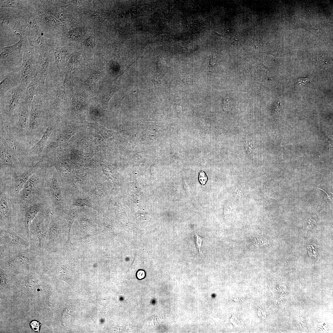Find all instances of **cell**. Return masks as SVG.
Instances as JSON below:
<instances>
[{
	"label": "cell",
	"instance_id": "cell-1",
	"mask_svg": "<svg viewBox=\"0 0 333 333\" xmlns=\"http://www.w3.org/2000/svg\"><path fill=\"white\" fill-rule=\"evenodd\" d=\"M26 88L21 84L0 98V119L11 122L21 104L25 101Z\"/></svg>",
	"mask_w": 333,
	"mask_h": 333
},
{
	"label": "cell",
	"instance_id": "cell-2",
	"mask_svg": "<svg viewBox=\"0 0 333 333\" xmlns=\"http://www.w3.org/2000/svg\"><path fill=\"white\" fill-rule=\"evenodd\" d=\"M0 252L24 250L35 245L14 228H0Z\"/></svg>",
	"mask_w": 333,
	"mask_h": 333
},
{
	"label": "cell",
	"instance_id": "cell-3",
	"mask_svg": "<svg viewBox=\"0 0 333 333\" xmlns=\"http://www.w3.org/2000/svg\"><path fill=\"white\" fill-rule=\"evenodd\" d=\"M49 213L48 209L40 212L29 228L30 239L43 254L48 235Z\"/></svg>",
	"mask_w": 333,
	"mask_h": 333
},
{
	"label": "cell",
	"instance_id": "cell-4",
	"mask_svg": "<svg viewBox=\"0 0 333 333\" xmlns=\"http://www.w3.org/2000/svg\"><path fill=\"white\" fill-rule=\"evenodd\" d=\"M22 39L12 46L0 48V74L20 68L23 57L20 55Z\"/></svg>",
	"mask_w": 333,
	"mask_h": 333
},
{
	"label": "cell",
	"instance_id": "cell-5",
	"mask_svg": "<svg viewBox=\"0 0 333 333\" xmlns=\"http://www.w3.org/2000/svg\"><path fill=\"white\" fill-rule=\"evenodd\" d=\"M48 212V232L44 251H56L64 239V229L62 219L55 216L51 210H49Z\"/></svg>",
	"mask_w": 333,
	"mask_h": 333
},
{
	"label": "cell",
	"instance_id": "cell-6",
	"mask_svg": "<svg viewBox=\"0 0 333 333\" xmlns=\"http://www.w3.org/2000/svg\"><path fill=\"white\" fill-rule=\"evenodd\" d=\"M45 209L41 202H34L27 205L21 212L14 228L30 239L29 226L34 219L41 211Z\"/></svg>",
	"mask_w": 333,
	"mask_h": 333
},
{
	"label": "cell",
	"instance_id": "cell-7",
	"mask_svg": "<svg viewBox=\"0 0 333 333\" xmlns=\"http://www.w3.org/2000/svg\"><path fill=\"white\" fill-rule=\"evenodd\" d=\"M45 81L38 73L26 87L25 101L31 109L35 105L43 104L47 91Z\"/></svg>",
	"mask_w": 333,
	"mask_h": 333
},
{
	"label": "cell",
	"instance_id": "cell-8",
	"mask_svg": "<svg viewBox=\"0 0 333 333\" xmlns=\"http://www.w3.org/2000/svg\"><path fill=\"white\" fill-rule=\"evenodd\" d=\"M67 97L66 92L63 87L57 85L47 86V91L43 104L49 119L51 118L57 107L65 104Z\"/></svg>",
	"mask_w": 333,
	"mask_h": 333
},
{
	"label": "cell",
	"instance_id": "cell-9",
	"mask_svg": "<svg viewBox=\"0 0 333 333\" xmlns=\"http://www.w3.org/2000/svg\"><path fill=\"white\" fill-rule=\"evenodd\" d=\"M7 123L0 119L1 143L17 156L23 155L26 153L24 145L16 134L10 130Z\"/></svg>",
	"mask_w": 333,
	"mask_h": 333
},
{
	"label": "cell",
	"instance_id": "cell-10",
	"mask_svg": "<svg viewBox=\"0 0 333 333\" xmlns=\"http://www.w3.org/2000/svg\"><path fill=\"white\" fill-rule=\"evenodd\" d=\"M35 58V55L32 50L27 49L24 51L21 66V84L26 88L39 73Z\"/></svg>",
	"mask_w": 333,
	"mask_h": 333
},
{
	"label": "cell",
	"instance_id": "cell-11",
	"mask_svg": "<svg viewBox=\"0 0 333 333\" xmlns=\"http://www.w3.org/2000/svg\"><path fill=\"white\" fill-rule=\"evenodd\" d=\"M0 198V228H14L17 216L4 190L1 189Z\"/></svg>",
	"mask_w": 333,
	"mask_h": 333
},
{
	"label": "cell",
	"instance_id": "cell-12",
	"mask_svg": "<svg viewBox=\"0 0 333 333\" xmlns=\"http://www.w3.org/2000/svg\"><path fill=\"white\" fill-rule=\"evenodd\" d=\"M31 109L24 101L15 113L12 121L16 132L19 136H23L27 133Z\"/></svg>",
	"mask_w": 333,
	"mask_h": 333
},
{
	"label": "cell",
	"instance_id": "cell-13",
	"mask_svg": "<svg viewBox=\"0 0 333 333\" xmlns=\"http://www.w3.org/2000/svg\"><path fill=\"white\" fill-rule=\"evenodd\" d=\"M48 122V118L43 104L35 105L31 109L27 131H36L43 125L47 124Z\"/></svg>",
	"mask_w": 333,
	"mask_h": 333
},
{
	"label": "cell",
	"instance_id": "cell-14",
	"mask_svg": "<svg viewBox=\"0 0 333 333\" xmlns=\"http://www.w3.org/2000/svg\"><path fill=\"white\" fill-rule=\"evenodd\" d=\"M40 179V174L37 171L30 177L18 195L20 203H27L33 198Z\"/></svg>",
	"mask_w": 333,
	"mask_h": 333
},
{
	"label": "cell",
	"instance_id": "cell-15",
	"mask_svg": "<svg viewBox=\"0 0 333 333\" xmlns=\"http://www.w3.org/2000/svg\"><path fill=\"white\" fill-rule=\"evenodd\" d=\"M21 68L0 74V98L8 91L21 83Z\"/></svg>",
	"mask_w": 333,
	"mask_h": 333
},
{
	"label": "cell",
	"instance_id": "cell-16",
	"mask_svg": "<svg viewBox=\"0 0 333 333\" xmlns=\"http://www.w3.org/2000/svg\"><path fill=\"white\" fill-rule=\"evenodd\" d=\"M60 179L56 173H53L51 178L49 191L53 202L61 212L67 209L63 197Z\"/></svg>",
	"mask_w": 333,
	"mask_h": 333
},
{
	"label": "cell",
	"instance_id": "cell-17",
	"mask_svg": "<svg viewBox=\"0 0 333 333\" xmlns=\"http://www.w3.org/2000/svg\"><path fill=\"white\" fill-rule=\"evenodd\" d=\"M35 65L39 73L46 79L48 76L51 66V59L46 51L39 52L35 58Z\"/></svg>",
	"mask_w": 333,
	"mask_h": 333
},
{
	"label": "cell",
	"instance_id": "cell-18",
	"mask_svg": "<svg viewBox=\"0 0 333 333\" xmlns=\"http://www.w3.org/2000/svg\"><path fill=\"white\" fill-rule=\"evenodd\" d=\"M40 162L33 164L19 176L15 180L14 183L13 191V196L15 198L18 196L24 185L30 177L37 171Z\"/></svg>",
	"mask_w": 333,
	"mask_h": 333
},
{
	"label": "cell",
	"instance_id": "cell-19",
	"mask_svg": "<svg viewBox=\"0 0 333 333\" xmlns=\"http://www.w3.org/2000/svg\"><path fill=\"white\" fill-rule=\"evenodd\" d=\"M0 166H6L13 168L18 167V161L17 156L0 143Z\"/></svg>",
	"mask_w": 333,
	"mask_h": 333
},
{
	"label": "cell",
	"instance_id": "cell-20",
	"mask_svg": "<svg viewBox=\"0 0 333 333\" xmlns=\"http://www.w3.org/2000/svg\"><path fill=\"white\" fill-rule=\"evenodd\" d=\"M54 127V125L50 123L49 124V125L48 124V126L43 133L40 139L30 150L29 153L30 154L38 155L41 154L45 147L46 143Z\"/></svg>",
	"mask_w": 333,
	"mask_h": 333
},
{
	"label": "cell",
	"instance_id": "cell-21",
	"mask_svg": "<svg viewBox=\"0 0 333 333\" xmlns=\"http://www.w3.org/2000/svg\"><path fill=\"white\" fill-rule=\"evenodd\" d=\"M79 208H75L69 210L66 209L61 212L62 218L66 220L68 225V233L67 242V244H72L70 239V232L73 223L75 219H77Z\"/></svg>",
	"mask_w": 333,
	"mask_h": 333
},
{
	"label": "cell",
	"instance_id": "cell-22",
	"mask_svg": "<svg viewBox=\"0 0 333 333\" xmlns=\"http://www.w3.org/2000/svg\"><path fill=\"white\" fill-rule=\"evenodd\" d=\"M72 205L80 207H88L96 210L99 214H101V207L88 196L85 197L84 195L76 197V199L73 200Z\"/></svg>",
	"mask_w": 333,
	"mask_h": 333
},
{
	"label": "cell",
	"instance_id": "cell-23",
	"mask_svg": "<svg viewBox=\"0 0 333 333\" xmlns=\"http://www.w3.org/2000/svg\"><path fill=\"white\" fill-rule=\"evenodd\" d=\"M82 229L87 232L90 230L93 226V222L90 218L82 212L79 208L77 219Z\"/></svg>",
	"mask_w": 333,
	"mask_h": 333
},
{
	"label": "cell",
	"instance_id": "cell-24",
	"mask_svg": "<svg viewBox=\"0 0 333 333\" xmlns=\"http://www.w3.org/2000/svg\"><path fill=\"white\" fill-rule=\"evenodd\" d=\"M55 269L57 273L62 277L73 280L72 274L68 269L63 265L58 263L55 264Z\"/></svg>",
	"mask_w": 333,
	"mask_h": 333
},
{
	"label": "cell",
	"instance_id": "cell-25",
	"mask_svg": "<svg viewBox=\"0 0 333 333\" xmlns=\"http://www.w3.org/2000/svg\"><path fill=\"white\" fill-rule=\"evenodd\" d=\"M267 239L263 236H258L254 238L252 240L253 245L257 247L262 246L267 243Z\"/></svg>",
	"mask_w": 333,
	"mask_h": 333
},
{
	"label": "cell",
	"instance_id": "cell-26",
	"mask_svg": "<svg viewBox=\"0 0 333 333\" xmlns=\"http://www.w3.org/2000/svg\"><path fill=\"white\" fill-rule=\"evenodd\" d=\"M204 239V237L199 236L198 234H197L196 232H195V240L197 249H198L199 253L202 256L204 257V255L201 250L202 244Z\"/></svg>",
	"mask_w": 333,
	"mask_h": 333
},
{
	"label": "cell",
	"instance_id": "cell-27",
	"mask_svg": "<svg viewBox=\"0 0 333 333\" xmlns=\"http://www.w3.org/2000/svg\"><path fill=\"white\" fill-rule=\"evenodd\" d=\"M114 90L113 89H110L106 92L102 97V101L105 105H107L109 101L113 95Z\"/></svg>",
	"mask_w": 333,
	"mask_h": 333
},
{
	"label": "cell",
	"instance_id": "cell-28",
	"mask_svg": "<svg viewBox=\"0 0 333 333\" xmlns=\"http://www.w3.org/2000/svg\"><path fill=\"white\" fill-rule=\"evenodd\" d=\"M17 1H4L2 3V5L6 7H19L20 6V3Z\"/></svg>",
	"mask_w": 333,
	"mask_h": 333
},
{
	"label": "cell",
	"instance_id": "cell-29",
	"mask_svg": "<svg viewBox=\"0 0 333 333\" xmlns=\"http://www.w3.org/2000/svg\"><path fill=\"white\" fill-rule=\"evenodd\" d=\"M44 20L48 24L53 26L59 25L60 22L58 21L54 16L51 15L46 16L44 18Z\"/></svg>",
	"mask_w": 333,
	"mask_h": 333
},
{
	"label": "cell",
	"instance_id": "cell-30",
	"mask_svg": "<svg viewBox=\"0 0 333 333\" xmlns=\"http://www.w3.org/2000/svg\"><path fill=\"white\" fill-rule=\"evenodd\" d=\"M231 100L229 98L226 97L224 100V110L228 111L231 109Z\"/></svg>",
	"mask_w": 333,
	"mask_h": 333
},
{
	"label": "cell",
	"instance_id": "cell-31",
	"mask_svg": "<svg viewBox=\"0 0 333 333\" xmlns=\"http://www.w3.org/2000/svg\"><path fill=\"white\" fill-rule=\"evenodd\" d=\"M310 82L309 79L308 78H299L296 80L295 83L300 85H304Z\"/></svg>",
	"mask_w": 333,
	"mask_h": 333
},
{
	"label": "cell",
	"instance_id": "cell-32",
	"mask_svg": "<svg viewBox=\"0 0 333 333\" xmlns=\"http://www.w3.org/2000/svg\"><path fill=\"white\" fill-rule=\"evenodd\" d=\"M30 325L34 331L38 332L39 331V327L41 324L39 322L33 321L31 323Z\"/></svg>",
	"mask_w": 333,
	"mask_h": 333
},
{
	"label": "cell",
	"instance_id": "cell-33",
	"mask_svg": "<svg viewBox=\"0 0 333 333\" xmlns=\"http://www.w3.org/2000/svg\"><path fill=\"white\" fill-rule=\"evenodd\" d=\"M136 276L138 279H142L146 277V273L143 270H139L136 273Z\"/></svg>",
	"mask_w": 333,
	"mask_h": 333
},
{
	"label": "cell",
	"instance_id": "cell-34",
	"mask_svg": "<svg viewBox=\"0 0 333 333\" xmlns=\"http://www.w3.org/2000/svg\"><path fill=\"white\" fill-rule=\"evenodd\" d=\"M199 180L200 183L203 184H204L207 181V176L203 171H201L199 173Z\"/></svg>",
	"mask_w": 333,
	"mask_h": 333
},
{
	"label": "cell",
	"instance_id": "cell-35",
	"mask_svg": "<svg viewBox=\"0 0 333 333\" xmlns=\"http://www.w3.org/2000/svg\"><path fill=\"white\" fill-rule=\"evenodd\" d=\"M316 188H319V189H320L321 190H322L324 192H325V193H326V194H327V197H328V199H330V200L331 201V200H332V197H331V196H330V195H328V194H327V192H326L325 191H324V190H323V189H321V188H318V187H316Z\"/></svg>",
	"mask_w": 333,
	"mask_h": 333
}]
</instances>
